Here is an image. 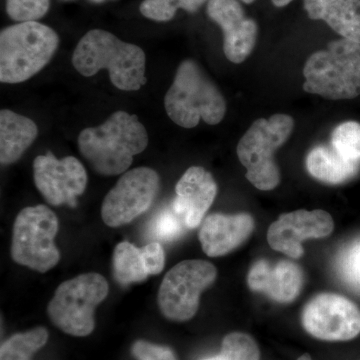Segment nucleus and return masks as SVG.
<instances>
[{"label": "nucleus", "mask_w": 360, "mask_h": 360, "mask_svg": "<svg viewBox=\"0 0 360 360\" xmlns=\"http://www.w3.org/2000/svg\"><path fill=\"white\" fill-rule=\"evenodd\" d=\"M58 33L37 21L8 26L0 33V82L15 84L34 77L53 58Z\"/></svg>", "instance_id": "4"}, {"label": "nucleus", "mask_w": 360, "mask_h": 360, "mask_svg": "<svg viewBox=\"0 0 360 360\" xmlns=\"http://www.w3.org/2000/svg\"><path fill=\"white\" fill-rule=\"evenodd\" d=\"M222 359L224 360H259L260 352L257 341L243 333H232L222 340Z\"/></svg>", "instance_id": "26"}, {"label": "nucleus", "mask_w": 360, "mask_h": 360, "mask_svg": "<svg viewBox=\"0 0 360 360\" xmlns=\"http://www.w3.org/2000/svg\"><path fill=\"white\" fill-rule=\"evenodd\" d=\"M58 231V217L51 208L41 205L23 208L13 224L11 257L22 266L49 271L60 259L54 245Z\"/></svg>", "instance_id": "8"}, {"label": "nucleus", "mask_w": 360, "mask_h": 360, "mask_svg": "<svg viewBox=\"0 0 360 360\" xmlns=\"http://www.w3.org/2000/svg\"><path fill=\"white\" fill-rule=\"evenodd\" d=\"M187 229L184 219L174 212V208H165L153 219L150 225L151 236L158 241H174L179 239Z\"/></svg>", "instance_id": "27"}, {"label": "nucleus", "mask_w": 360, "mask_h": 360, "mask_svg": "<svg viewBox=\"0 0 360 360\" xmlns=\"http://www.w3.org/2000/svg\"><path fill=\"white\" fill-rule=\"evenodd\" d=\"M72 65L85 77L108 70L112 84L123 91L141 89L148 82L146 56L141 47L103 30H90L79 40Z\"/></svg>", "instance_id": "2"}, {"label": "nucleus", "mask_w": 360, "mask_h": 360, "mask_svg": "<svg viewBox=\"0 0 360 360\" xmlns=\"http://www.w3.org/2000/svg\"><path fill=\"white\" fill-rule=\"evenodd\" d=\"M296 360H312V359L309 354H305L302 355V356L298 357Z\"/></svg>", "instance_id": "32"}, {"label": "nucleus", "mask_w": 360, "mask_h": 360, "mask_svg": "<svg viewBox=\"0 0 360 360\" xmlns=\"http://www.w3.org/2000/svg\"><path fill=\"white\" fill-rule=\"evenodd\" d=\"M253 229L255 219L250 213H212L203 220L198 238L205 255L224 257L243 245Z\"/></svg>", "instance_id": "17"}, {"label": "nucleus", "mask_w": 360, "mask_h": 360, "mask_svg": "<svg viewBox=\"0 0 360 360\" xmlns=\"http://www.w3.org/2000/svg\"><path fill=\"white\" fill-rule=\"evenodd\" d=\"M39 135V129L30 118L14 111L0 112V162L13 165L20 160Z\"/></svg>", "instance_id": "19"}, {"label": "nucleus", "mask_w": 360, "mask_h": 360, "mask_svg": "<svg viewBox=\"0 0 360 360\" xmlns=\"http://www.w3.org/2000/svg\"><path fill=\"white\" fill-rule=\"evenodd\" d=\"M250 290L262 292L279 303L292 302L303 285V272L300 265L290 260L276 264L259 259L250 267L248 276Z\"/></svg>", "instance_id": "16"}, {"label": "nucleus", "mask_w": 360, "mask_h": 360, "mask_svg": "<svg viewBox=\"0 0 360 360\" xmlns=\"http://www.w3.org/2000/svg\"><path fill=\"white\" fill-rule=\"evenodd\" d=\"M302 323L317 340L348 341L360 335V309L336 293H319L302 310Z\"/></svg>", "instance_id": "11"}, {"label": "nucleus", "mask_w": 360, "mask_h": 360, "mask_svg": "<svg viewBox=\"0 0 360 360\" xmlns=\"http://www.w3.org/2000/svg\"><path fill=\"white\" fill-rule=\"evenodd\" d=\"M49 6V0H6V13L20 22L37 21L47 13Z\"/></svg>", "instance_id": "28"}, {"label": "nucleus", "mask_w": 360, "mask_h": 360, "mask_svg": "<svg viewBox=\"0 0 360 360\" xmlns=\"http://www.w3.org/2000/svg\"><path fill=\"white\" fill-rule=\"evenodd\" d=\"M335 221L328 212L321 210H300L283 213L270 225L267 243L272 250L291 258L302 257V243L309 238H323L330 236Z\"/></svg>", "instance_id": "13"}, {"label": "nucleus", "mask_w": 360, "mask_h": 360, "mask_svg": "<svg viewBox=\"0 0 360 360\" xmlns=\"http://www.w3.org/2000/svg\"><path fill=\"white\" fill-rule=\"evenodd\" d=\"M49 331L37 328L18 333L4 341L0 348V360H32L33 355L46 345Z\"/></svg>", "instance_id": "22"}, {"label": "nucleus", "mask_w": 360, "mask_h": 360, "mask_svg": "<svg viewBox=\"0 0 360 360\" xmlns=\"http://www.w3.org/2000/svg\"><path fill=\"white\" fill-rule=\"evenodd\" d=\"M165 108L175 124L193 129L200 120L210 125L221 122L226 113V101L200 66L187 59L177 68L165 97Z\"/></svg>", "instance_id": "3"}, {"label": "nucleus", "mask_w": 360, "mask_h": 360, "mask_svg": "<svg viewBox=\"0 0 360 360\" xmlns=\"http://www.w3.org/2000/svg\"><path fill=\"white\" fill-rule=\"evenodd\" d=\"M360 165L345 160L333 146H315L307 158V172L315 179L328 184H340L352 179Z\"/></svg>", "instance_id": "20"}, {"label": "nucleus", "mask_w": 360, "mask_h": 360, "mask_svg": "<svg viewBox=\"0 0 360 360\" xmlns=\"http://www.w3.org/2000/svg\"><path fill=\"white\" fill-rule=\"evenodd\" d=\"M243 1L245 2V4H250L255 2V0H243ZM271 1L276 7H283L288 6L292 0H271Z\"/></svg>", "instance_id": "31"}, {"label": "nucleus", "mask_w": 360, "mask_h": 360, "mask_svg": "<svg viewBox=\"0 0 360 360\" xmlns=\"http://www.w3.org/2000/svg\"><path fill=\"white\" fill-rule=\"evenodd\" d=\"M303 89L330 101L360 96V44L335 40L328 49L314 52L303 68Z\"/></svg>", "instance_id": "5"}, {"label": "nucleus", "mask_w": 360, "mask_h": 360, "mask_svg": "<svg viewBox=\"0 0 360 360\" xmlns=\"http://www.w3.org/2000/svg\"><path fill=\"white\" fill-rule=\"evenodd\" d=\"M113 270L115 281L122 286L142 283L148 277L141 248L129 241H122L116 245L113 253Z\"/></svg>", "instance_id": "21"}, {"label": "nucleus", "mask_w": 360, "mask_h": 360, "mask_svg": "<svg viewBox=\"0 0 360 360\" xmlns=\"http://www.w3.org/2000/svg\"><path fill=\"white\" fill-rule=\"evenodd\" d=\"M207 14L224 32L226 58L233 63H243L257 44V22L246 18L238 0H210Z\"/></svg>", "instance_id": "14"}, {"label": "nucleus", "mask_w": 360, "mask_h": 360, "mask_svg": "<svg viewBox=\"0 0 360 360\" xmlns=\"http://www.w3.org/2000/svg\"><path fill=\"white\" fill-rule=\"evenodd\" d=\"M34 184L44 200L53 206L77 205L87 186L86 170L73 156L58 160L51 153L33 161Z\"/></svg>", "instance_id": "12"}, {"label": "nucleus", "mask_w": 360, "mask_h": 360, "mask_svg": "<svg viewBox=\"0 0 360 360\" xmlns=\"http://www.w3.org/2000/svg\"><path fill=\"white\" fill-rule=\"evenodd\" d=\"M203 360H224L222 359L221 355L219 354L217 356L210 357V359H206Z\"/></svg>", "instance_id": "33"}, {"label": "nucleus", "mask_w": 360, "mask_h": 360, "mask_svg": "<svg viewBox=\"0 0 360 360\" xmlns=\"http://www.w3.org/2000/svg\"><path fill=\"white\" fill-rule=\"evenodd\" d=\"M131 354L137 360H177L174 350L146 340L135 341Z\"/></svg>", "instance_id": "29"}, {"label": "nucleus", "mask_w": 360, "mask_h": 360, "mask_svg": "<svg viewBox=\"0 0 360 360\" xmlns=\"http://www.w3.org/2000/svg\"><path fill=\"white\" fill-rule=\"evenodd\" d=\"M160 191V176L149 167L125 172L108 191L101 206V217L110 227L134 221L153 205Z\"/></svg>", "instance_id": "10"}, {"label": "nucleus", "mask_w": 360, "mask_h": 360, "mask_svg": "<svg viewBox=\"0 0 360 360\" xmlns=\"http://www.w3.org/2000/svg\"><path fill=\"white\" fill-rule=\"evenodd\" d=\"M207 0H144L141 4L142 15L149 20L169 21L174 18L177 9L195 13Z\"/></svg>", "instance_id": "24"}, {"label": "nucleus", "mask_w": 360, "mask_h": 360, "mask_svg": "<svg viewBox=\"0 0 360 360\" xmlns=\"http://www.w3.org/2000/svg\"><path fill=\"white\" fill-rule=\"evenodd\" d=\"M217 269L201 259L184 260L165 274L158 303L163 316L172 321H191L200 307L201 293L214 283Z\"/></svg>", "instance_id": "9"}, {"label": "nucleus", "mask_w": 360, "mask_h": 360, "mask_svg": "<svg viewBox=\"0 0 360 360\" xmlns=\"http://www.w3.org/2000/svg\"><path fill=\"white\" fill-rule=\"evenodd\" d=\"M91 1L96 2V4H101V2H103L104 0H91Z\"/></svg>", "instance_id": "34"}, {"label": "nucleus", "mask_w": 360, "mask_h": 360, "mask_svg": "<svg viewBox=\"0 0 360 360\" xmlns=\"http://www.w3.org/2000/svg\"><path fill=\"white\" fill-rule=\"evenodd\" d=\"M110 292L108 281L96 272L80 274L60 284L47 307L52 323L78 338L94 331L96 307Z\"/></svg>", "instance_id": "7"}, {"label": "nucleus", "mask_w": 360, "mask_h": 360, "mask_svg": "<svg viewBox=\"0 0 360 360\" xmlns=\"http://www.w3.org/2000/svg\"><path fill=\"white\" fill-rule=\"evenodd\" d=\"M141 251L148 276H156L162 272L165 264V253L158 241L148 243L141 248Z\"/></svg>", "instance_id": "30"}, {"label": "nucleus", "mask_w": 360, "mask_h": 360, "mask_svg": "<svg viewBox=\"0 0 360 360\" xmlns=\"http://www.w3.org/2000/svg\"><path fill=\"white\" fill-rule=\"evenodd\" d=\"M78 148L97 174H124L135 155L148 148V134L136 115L116 111L103 124L89 127L78 136Z\"/></svg>", "instance_id": "1"}, {"label": "nucleus", "mask_w": 360, "mask_h": 360, "mask_svg": "<svg viewBox=\"0 0 360 360\" xmlns=\"http://www.w3.org/2000/svg\"><path fill=\"white\" fill-rule=\"evenodd\" d=\"M336 270L343 283L360 291V236L340 250L336 257Z\"/></svg>", "instance_id": "25"}, {"label": "nucleus", "mask_w": 360, "mask_h": 360, "mask_svg": "<svg viewBox=\"0 0 360 360\" xmlns=\"http://www.w3.org/2000/svg\"><path fill=\"white\" fill-rule=\"evenodd\" d=\"M307 15L322 20L342 39L360 44V0H303Z\"/></svg>", "instance_id": "18"}, {"label": "nucleus", "mask_w": 360, "mask_h": 360, "mask_svg": "<svg viewBox=\"0 0 360 360\" xmlns=\"http://www.w3.org/2000/svg\"><path fill=\"white\" fill-rule=\"evenodd\" d=\"M293 129V118L278 113L269 120H255L239 141L236 153L246 168V179L259 191H272L278 186L281 172L274 153L288 141Z\"/></svg>", "instance_id": "6"}, {"label": "nucleus", "mask_w": 360, "mask_h": 360, "mask_svg": "<svg viewBox=\"0 0 360 360\" xmlns=\"http://www.w3.org/2000/svg\"><path fill=\"white\" fill-rule=\"evenodd\" d=\"M175 193L172 207L184 219L187 229H195L217 198V184L205 168L191 167L180 177Z\"/></svg>", "instance_id": "15"}, {"label": "nucleus", "mask_w": 360, "mask_h": 360, "mask_svg": "<svg viewBox=\"0 0 360 360\" xmlns=\"http://www.w3.org/2000/svg\"><path fill=\"white\" fill-rule=\"evenodd\" d=\"M330 146L345 160L360 165V123L345 122L336 127Z\"/></svg>", "instance_id": "23"}]
</instances>
